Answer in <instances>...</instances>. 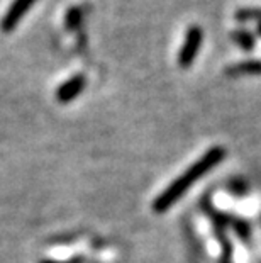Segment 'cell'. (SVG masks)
I'll use <instances>...</instances> for the list:
<instances>
[{"label": "cell", "mask_w": 261, "mask_h": 263, "mask_svg": "<svg viewBox=\"0 0 261 263\" xmlns=\"http://www.w3.org/2000/svg\"><path fill=\"white\" fill-rule=\"evenodd\" d=\"M224 156H226V149L222 146H214L212 149H209L207 153H204L182 177L176 178L168 189H165L163 192L158 195V199L154 200V204H153V209L156 212H165L166 209H170L193 183L197 180H200L205 173L212 170L215 165H219L220 161L224 160Z\"/></svg>", "instance_id": "cell-1"}, {"label": "cell", "mask_w": 261, "mask_h": 263, "mask_svg": "<svg viewBox=\"0 0 261 263\" xmlns=\"http://www.w3.org/2000/svg\"><path fill=\"white\" fill-rule=\"evenodd\" d=\"M202 39H204V32L198 26H190L183 39V44L178 51V65L182 68H190L195 61L198 51H200L202 46Z\"/></svg>", "instance_id": "cell-2"}, {"label": "cell", "mask_w": 261, "mask_h": 263, "mask_svg": "<svg viewBox=\"0 0 261 263\" xmlns=\"http://www.w3.org/2000/svg\"><path fill=\"white\" fill-rule=\"evenodd\" d=\"M36 4V0H14L10 4L9 10L0 21V31L2 32H12L19 26L22 17L29 12V9Z\"/></svg>", "instance_id": "cell-3"}, {"label": "cell", "mask_w": 261, "mask_h": 263, "mask_svg": "<svg viewBox=\"0 0 261 263\" xmlns=\"http://www.w3.org/2000/svg\"><path fill=\"white\" fill-rule=\"evenodd\" d=\"M87 85V78L83 75H75L68 78L66 82H63L56 90V100L61 104H68L71 100H75L82 90Z\"/></svg>", "instance_id": "cell-4"}, {"label": "cell", "mask_w": 261, "mask_h": 263, "mask_svg": "<svg viewBox=\"0 0 261 263\" xmlns=\"http://www.w3.org/2000/svg\"><path fill=\"white\" fill-rule=\"evenodd\" d=\"M226 75H261V60H246L239 61V63H232L226 68Z\"/></svg>", "instance_id": "cell-5"}, {"label": "cell", "mask_w": 261, "mask_h": 263, "mask_svg": "<svg viewBox=\"0 0 261 263\" xmlns=\"http://www.w3.org/2000/svg\"><path fill=\"white\" fill-rule=\"evenodd\" d=\"M231 39L232 43H236L243 51H253L254 46H256V36L254 32L248 31V29H236L231 32Z\"/></svg>", "instance_id": "cell-6"}, {"label": "cell", "mask_w": 261, "mask_h": 263, "mask_svg": "<svg viewBox=\"0 0 261 263\" xmlns=\"http://www.w3.org/2000/svg\"><path fill=\"white\" fill-rule=\"evenodd\" d=\"M83 21V12L80 7H70L65 15V27L66 31H78Z\"/></svg>", "instance_id": "cell-7"}, {"label": "cell", "mask_w": 261, "mask_h": 263, "mask_svg": "<svg viewBox=\"0 0 261 263\" xmlns=\"http://www.w3.org/2000/svg\"><path fill=\"white\" fill-rule=\"evenodd\" d=\"M234 19L241 24L246 22H259L261 21V9H253V7H243L237 9L234 14Z\"/></svg>", "instance_id": "cell-8"}, {"label": "cell", "mask_w": 261, "mask_h": 263, "mask_svg": "<svg viewBox=\"0 0 261 263\" xmlns=\"http://www.w3.org/2000/svg\"><path fill=\"white\" fill-rule=\"evenodd\" d=\"M41 263H82V258H73L70 261H53V260H46V261H41Z\"/></svg>", "instance_id": "cell-9"}, {"label": "cell", "mask_w": 261, "mask_h": 263, "mask_svg": "<svg viewBox=\"0 0 261 263\" xmlns=\"http://www.w3.org/2000/svg\"><path fill=\"white\" fill-rule=\"evenodd\" d=\"M256 34H258V36H261V21L256 24Z\"/></svg>", "instance_id": "cell-10"}, {"label": "cell", "mask_w": 261, "mask_h": 263, "mask_svg": "<svg viewBox=\"0 0 261 263\" xmlns=\"http://www.w3.org/2000/svg\"><path fill=\"white\" fill-rule=\"evenodd\" d=\"M220 263H231V260H229V256H226V258H224V260H222Z\"/></svg>", "instance_id": "cell-11"}]
</instances>
